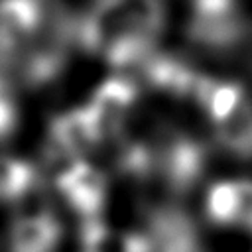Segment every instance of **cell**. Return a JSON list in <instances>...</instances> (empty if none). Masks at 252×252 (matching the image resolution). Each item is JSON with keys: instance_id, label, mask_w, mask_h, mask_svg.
<instances>
[{"instance_id": "6da1fadb", "label": "cell", "mask_w": 252, "mask_h": 252, "mask_svg": "<svg viewBox=\"0 0 252 252\" xmlns=\"http://www.w3.org/2000/svg\"><path fill=\"white\" fill-rule=\"evenodd\" d=\"M49 159L55 161L53 181L65 203L77 215H81L83 220L98 219L106 203L104 175L91 163L83 161L81 158L65 154L57 148H53Z\"/></svg>"}, {"instance_id": "7a4b0ae2", "label": "cell", "mask_w": 252, "mask_h": 252, "mask_svg": "<svg viewBox=\"0 0 252 252\" xmlns=\"http://www.w3.org/2000/svg\"><path fill=\"white\" fill-rule=\"evenodd\" d=\"M39 0H0V61L24 51L41 24Z\"/></svg>"}, {"instance_id": "3957f363", "label": "cell", "mask_w": 252, "mask_h": 252, "mask_svg": "<svg viewBox=\"0 0 252 252\" xmlns=\"http://www.w3.org/2000/svg\"><path fill=\"white\" fill-rule=\"evenodd\" d=\"M61 236V222L51 211L24 213L10 226L8 252H57Z\"/></svg>"}, {"instance_id": "277c9868", "label": "cell", "mask_w": 252, "mask_h": 252, "mask_svg": "<svg viewBox=\"0 0 252 252\" xmlns=\"http://www.w3.org/2000/svg\"><path fill=\"white\" fill-rule=\"evenodd\" d=\"M154 252H203L193 220L175 207L158 209L150 219Z\"/></svg>"}, {"instance_id": "5b68a950", "label": "cell", "mask_w": 252, "mask_h": 252, "mask_svg": "<svg viewBox=\"0 0 252 252\" xmlns=\"http://www.w3.org/2000/svg\"><path fill=\"white\" fill-rule=\"evenodd\" d=\"M102 140V130L89 106L69 110L51 122V146L79 158Z\"/></svg>"}, {"instance_id": "8992f818", "label": "cell", "mask_w": 252, "mask_h": 252, "mask_svg": "<svg viewBox=\"0 0 252 252\" xmlns=\"http://www.w3.org/2000/svg\"><path fill=\"white\" fill-rule=\"evenodd\" d=\"M156 161L161 165L169 185L177 191H185L201 177L205 152L197 142L177 136L161 148Z\"/></svg>"}, {"instance_id": "52a82bcc", "label": "cell", "mask_w": 252, "mask_h": 252, "mask_svg": "<svg viewBox=\"0 0 252 252\" xmlns=\"http://www.w3.org/2000/svg\"><path fill=\"white\" fill-rule=\"evenodd\" d=\"M134 98H136V87L128 79L112 77L94 91L89 108L94 114L102 130V136L114 134L118 130L130 106L134 104Z\"/></svg>"}, {"instance_id": "ba28073f", "label": "cell", "mask_w": 252, "mask_h": 252, "mask_svg": "<svg viewBox=\"0 0 252 252\" xmlns=\"http://www.w3.org/2000/svg\"><path fill=\"white\" fill-rule=\"evenodd\" d=\"M81 252H154L146 232H116L100 219L83 220Z\"/></svg>"}, {"instance_id": "9c48e42d", "label": "cell", "mask_w": 252, "mask_h": 252, "mask_svg": "<svg viewBox=\"0 0 252 252\" xmlns=\"http://www.w3.org/2000/svg\"><path fill=\"white\" fill-rule=\"evenodd\" d=\"M37 185V173L32 163L0 156V203H16L28 197Z\"/></svg>"}, {"instance_id": "30bf717a", "label": "cell", "mask_w": 252, "mask_h": 252, "mask_svg": "<svg viewBox=\"0 0 252 252\" xmlns=\"http://www.w3.org/2000/svg\"><path fill=\"white\" fill-rule=\"evenodd\" d=\"M219 140L238 156H252V104L240 102L222 122H219Z\"/></svg>"}, {"instance_id": "8fae6325", "label": "cell", "mask_w": 252, "mask_h": 252, "mask_svg": "<svg viewBox=\"0 0 252 252\" xmlns=\"http://www.w3.org/2000/svg\"><path fill=\"white\" fill-rule=\"evenodd\" d=\"M236 181H219L207 193V215L219 224H236Z\"/></svg>"}, {"instance_id": "7c38bea8", "label": "cell", "mask_w": 252, "mask_h": 252, "mask_svg": "<svg viewBox=\"0 0 252 252\" xmlns=\"http://www.w3.org/2000/svg\"><path fill=\"white\" fill-rule=\"evenodd\" d=\"M242 102V93L238 85L232 83H220L215 85L213 81L209 83L207 91L201 96V104L207 108L209 116L219 124L222 122L238 104Z\"/></svg>"}, {"instance_id": "4fadbf2b", "label": "cell", "mask_w": 252, "mask_h": 252, "mask_svg": "<svg viewBox=\"0 0 252 252\" xmlns=\"http://www.w3.org/2000/svg\"><path fill=\"white\" fill-rule=\"evenodd\" d=\"M16 128V106L8 91L6 79L0 75V142L6 140Z\"/></svg>"}, {"instance_id": "5bb4252c", "label": "cell", "mask_w": 252, "mask_h": 252, "mask_svg": "<svg viewBox=\"0 0 252 252\" xmlns=\"http://www.w3.org/2000/svg\"><path fill=\"white\" fill-rule=\"evenodd\" d=\"M236 195H238L236 224L252 230V181L248 179L236 181Z\"/></svg>"}]
</instances>
